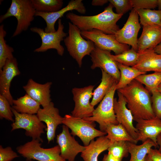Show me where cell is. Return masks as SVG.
<instances>
[{"mask_svg":"<svg viewBox=\"0 0 161 161\" xmlns=\"http://www.w3.org/2000/svg\"><path fill=\"white\" fill-rule=\"evenodd\" d=\"M157 7L158 10H161V0H157Z\"/></svg>","mask_w":161,"mask_h":161,"instance_id":"45","label":"cell"},{"mask_svg":"<svg viewBox=\"0 0 161 161\" xmlns=\"http://www.w3.org/2000/svg\"><path fill=\"white\" fill-rule=\"evenodd\" d=\"M52 84L51 82L39 83L30 78L23 87L26 94L44 107L51 102L50 88Z\"/></svg>","mask_w":161,"mask_h":161,"instance_id":"21","label":"cell"},{"mask_svg":"<svg viewBox=\"0 0 161 161\" xmlns=\"http://www.w3.org/2000/svg\"><path fill=\"white\" fill-rule=\"evenodd\" d=\"M157 91L161 93V83L158 86Z\"/></svg>","mask_w":161,"mask_h":161,"instance_id":"47","label":"cell"},{"mask_svg":"<svg viewBox=\"0 0 161 161\" xmlns=\"http://www.w3.org/2000/svg\"><path fill=\"white\" fill-rule=\"evenodd\" d=\"M63 124L71 131V134L77 136L81 140L84 146L89 145L94 138L105 136L106 132L95 129V122L66 114L63 117Z\"/></svg>","mask_w":161,"mask_h":161,"instance_id":"6","label":"cell"},{"mask_svg":"<svg viewBox=\"0 0 161 161\" xmlns=\"http://www.w3.org/2000/svg\"><path fill=\"white\" fill-rule=\"evenodd\" d=\"M141 27L138 14L133 8L124 26L114 34L116 39L120 43L131 46L137 52V35Z\"/></svg>","mask_w":161,"mask_h":161,"instance_id":"12","label":"cell"},{"mask_svg":"<svg viewBox=\"0 0 161 161\" xmlns=\"http://www.w3.org/2000/svg\"><path fill=\"white\" fill-rule=\"evenodd\" d=\"M154 50L156 53L161 55V42L154 48Z\"/></svg>","mask_w":161,"mask_h":161,"instance_id":"44","label":"cell"},{"mask_svg":"<svg viewBox=\"0 0 161 161\" xmlns=\"http://www.w3.org/2000/svg\"><path fill=\"white\" fill-rule=\"evenodd\" d=\"M16 59L14 58L7 59L0 71V93L13 105V99L10 93V87L13 78L20 75Z\"/></svg>","mask_w":161,"mask_h":161,"instance_id":"18","label":"cell"},{"mask_svg":"<svg viewBox=\"0 0 161 161\" xmlns=\"http://www.w3.org/2000/svg\"><path fill=\"white\" fill-rule=\"evenodd\" d=\"M144 161H152L148 156L147 154L146 156Z\"/></svg>","mask_w":161,"mask_h":161,"instance_id":"46","label":"cell"},{"mask_svg":"<svg viewBox=\"0 0 161 161\" xmlns=\"http://www.w3.org/2000/svg\"><path fill=\"white\" fill-rule=\"evenodd\" d=\"M83 38L92 41L99 48L105 50L113 52L115 55L121 53L129 49L128 45L118 42L114 35L107 34L96 29L90 31H81Z\"/></svg>","mask_w":161,"mask_h":161,"instance_id":"10","label":"cell"},{"mask_svg":"<svg viewBox=\"0 0 161 161\" xmlns=\"http://www.w3.org/2000/svg\"><path fill=\"white\" fill-rule=\"evenodd\" d=\"M69 129L66 126H63L62 131L57 135L56 142L60 148L61 157L66 160L74 161L77 155L82 152L85 147L75 139Z\"/></svg>","mask_w":161,"mask_h":161,"instance_id":"14","label":"cell"},{"mask_svg":"<svg viewBox=\"0 0 161 161\" xmlns=\"http://www.w3.org/2000/svg\"><path fill=\"white\" fill-rule=\"evenodd\" d=\"M15 117L14 121L11 124V131L19 129L25 130V135L32 139H37L42 143L41 135L44 133L46 126L39 119L36 114H21L18 112L12 107Z\"/></svg>","mask_w":161,"mask_h":161,"instance_id":"8","label":"cell"},{"mask_svg":"<svg viewBox=\"0 0 161 161\" xmlns=\"http://www.w3.org/2000/svg\"><path fill=\"white\" fill-rule=\"evenodd\" d=\"M115 8L116 13L123 15L133 8L131 0H109Z\"/></svg>","mask_w":161,"mask_h":161,"instance_id":"36","label":"cell"},{"mask_svg":"<svg viewBox=\"0 0 161 161\" xmlns=\"http://www.w3.org/2000/svg\"><path fill=\"white\" fill-rule=\"evenodd\" d=\"M110 52L101 49L95 45V47L90 56L93 69L100 68L115 79L117 83L120 78V72L117 62L112 57Z\"/></svg>","mask_w":161,"mask_h":161,"instance_id":"13","label":"cell"},{"mask_svg":"<svg viewBox=\"0 0 161 161\" xmlns=\"http://www.w3.org/2000/svg\"><path fill=\"white\" fill-rule=\"evenodd\" d=\"M11 106L7 99L0 94V118L5 119L13 122L14 121Z\"/></svg>","mask_w":161,"mask_h":161,"instance_id":"35","label":"cell"},{"mask_svg":"<svg viewBox=\"0 0 161 161\" xmlns=\"http://www.w3.org/2000/svg\"><path fill=\"white\" fill-rule=\"evenodd\" d=\"M82 1V0H72L66 7L55 12L45 13L36 11L35 16H40L45 21L46 26L44 29L45 32H54L56 31L55 27L56 21L67 12L75 10L81 14L86 13V10Z\"/></svg>","mask_w":161,"mask_h":161,"instance_id":"17","label":"cell"},{"mask_svg":"<svg viewBox=\"0 0 161 161\" xmlns=\"http://www.w3.org/2000/svg\"><path fill=\"white\" fill-rule=\"evenodd\" d=\"M19 157L11 147L3 148L2 145H0V161H12Z\"/></svg>","mask_w":161,"mask_h":161,"instance_id":"39","label":"cell"},{"mask_svg":"<svg viewBox=\"0 0 161 161\" xmlns=\"http://www.w3.org/2000/svg\"><path fill=\"white\" fill-rule=\"evenodd\" d=\"M68 24V35L64 38V42L69 55L80 67L83 58L90 55L95 45L92 41L83 38L81 31L76 26L71 22Z\"/></svg>","mask_w":161,"mask_h":161,"instance_id":"4","label":"cell"},{"mask_svg":"<svg viewBox=\"0 0 161 161\" xmlns=\"http://www.w3.org/2000/svg\"><path fill=\"white\" fill-rule=\"evenodd\" d=\"M64 26L61 18L58 21V28L55 32L48 33L45 32L43 28L37 27H32L30 30L37 33L41 40V46L36 49L34 52H45L49 49H55L59 55L62 56L64 53V49L61 44V41L67 36V33L64 31Z\"/></svg>","mask_w":161,"mask_h":161,"instance_id":"9","label":"cell"},{"mask_svg":"<svg viewBox=\"0 0 161 161\" xmlns=\"http://www.w3.org/2000/svg\"><path fill=\"white\" fill-rule=\"evenodd\" d=\"M101 82L93 92L92 100L91 104L94 106L101 101L108 93L112 86L116 83V80L111 76L102 70Z\"/></svg>","mask_w":161,"mask_h":161,"instance_id":"24","label":"cell"},{"mask_svg":"<svg viewBox=\"0 0 161 161\" xmlns=\"http://www.w3.org/2000/svg\"><path fill=\"white\" fill-rule=\"evenodd\" d=\"M28 161H33V160H30Z\"/></svg>","mask_w":161,"mask_h":161,"instance_id":"48","label":"cell"},{"mask_svg":"<svg viewBox=\"0 0 161 161\" xmlns=\"http://www.w3.org/2000/svg\"><path fill=\"white\" fill-rule=\"evenodd\" d=\"M135 121L137 123L135 128L138 132L137 140L143 143L150 139L157 144V137L161 133V119L155 117L149 119H138Z\"/></svg>","mask_w":161,"mask_h":161,"instance_id":"20","label":"cell"},{"mask_svg":"<svg viewBox=\"0 0 161 161\" xmlns=\"http://www.w3.org/2000/svg\"><path fill=\"white\" fill-rule=\"evenodd\" d=\"M108 153L118 159L127 157L129 152L127 141H115L112 143L107 149Z\"/></svg>","mask_w":161,"mask_h":161,"instance_id":"34","label":"cell"},{"mask_svg":"<svg viewBox=\"0 0 161 161\" xmlns=\"http://www.w3.org/2000/svg\"><path fill=\"white\" fill-rule=\"evenodd\" d=\"M161 42V26L155 24L143 26L142 34L138 40L137 52L154 49Z\"/></svg>","mask_w":161,"mask_h":161,"instance_id":"19","label":"cell"},{"mask_svg":"<svg viewBox=\"0 0 161 161\" xmlns=\"http://www.w3.org/2000/svg\"><path fill=\"white\" fill-rule=\"evenodd\" d=\"M110 140L106 136L98 137L92 140L81 153L80 156L84 161H98L99 155L107 150L111 145Z\"/></svg>","mask_w":161,"mask_h":161,"instance_id":"23","label":"cell"},{"mask_svg":"<svg viewBox=\"0 0 161 161\" xmlns=\"http://www.w3.org/2000/svg\"><path fill=\"white\" fill-rule=\"evenodd\" d=\"M151 93L153 110L155 117L161 119V93L156 91Z\"/></svg>","mask_w":161,"mask_h":161,"instance_id":"37","label":"cell"},{"mask_svg":"<svg viewBox=\"0 0 161 161\" xmlns=\"http://www.w3.org/2000/svg\"><path fill=\"white\" fill-rule=\"evenodd\" d=\"M118 98L114 100V109L117 120L121 124L129 134L137 140L138 131L133 124L134 118L131 111L127 106V103L123 95L117 91Z\"/></svg>","mask_w":161,"mask_h":161,"instance_id":"16","label":"cell"},{"mask_svg":"<svg viewBox=\"0 0 161 161\" xmlns=\"http://www.w3.org/2000/svg\"><path fill=\"white\" fill-rule=\"evenodd\" d=\"M117 64L120 72V78L116 86V90L124 88L138 76L146 73L132 67H130L118 63Z\"/></svg>","mask_w":161,"mask_h":161,"instance_id":"28","label":"cell"},{"mask_svg":"<svg viewBox=\"0 0 161 161\" xmlns=\"http://www.w3.org/2000/svg\"><path fill=\"white\" fill-rule=\"evenodd\" d=\"M31 1L36 11L45 13L59 10L64 3L62 0H31Z\"/></svg>","mask_w":161,"mask_h":161,"instance_id":"30","label":"cell"},{"mask_svg":"<svg viewBox=\"0 0 161 161\" xmlns=\"http://www.w3.org/2000/svg\"><path fill=\"white\" fill-rule=\"evenodd\" d=\"M139 54L131 47L118 55H111L112 59L118 63L133 67L137 62Z\"/></svg>","mask_w":161,"mask_h":161,"instance_id":"33","label":"cell"},{"mask_svg":"<svg viewBox=\"0 0 161 161\" xmlns=\"http://www.w3.org/2000/svg\"><path fill=\"white\" fill-rule=\"evenodd\" d=\"M113 7L109 3L103 12L96 15L80 16L69 12L66 17L80 31L96 29L106 34L114 35L120 29L117 23L123 15L114 13Z\"/></svg>","mask_w":161,"mask_h":161,"instance_id":"1","label":"cell"},{"mask_svg":"<svg viewBox=\"0 0 161 161\" xmlns=\"http://www.w3.org/2000/svg\"><path fill=\"white\" fill-rule=\"evenodd\" d=\"M41 143L37 139H32L16 148L18 153L25 158L27 161H66L61 156L58 145L49 148L41 147Z\"/></svg>","mask_w":161,"mask_h":161,"instance_id":"5","label":"cell"},{"mask_svg":"<svg viewBox=\"0 0 161 161\" xmlns=\"http://www.w3.org/2000/svg\"><path fill=\"white\" fill-rule=\"evenodd\" d=\"M130 158L129 161H144L150 149L153 147H158V145L150 139H148L140 145L127 142Z\"/></svg>","mask_w":161,"mask_h":161,"instance_id":"25","label":"cell"},{"mask_svg":"<svg viewBox=\"0 0 161 161\" xmlns=\"http://www.w3.org/2000/svg\"><path fill=\"white\" fill-rule=\"evenodd\" d=\"M95 85H90L83 88L75 87L72 89L75 107L71 112L74 117L84 118L91 117L95 109L91 104L90 99L93 96Z\"/></svg>","mask_w":161,"mask_h":161,"instance_id":"11","label":"cell"},{"mask_svg":"<svg viewBox=\"0 0 161 161\" xmlns=\"http://www.w3.org/2000/svg\"><path fill=\"white\" fill-rule=\"evenodd\" d=\"M117 91L124 97L127 106L131 111L134 120L155 117L152 107L150 92L142 83L134 79Z\"/></svg>","mask_w":161,"mask_h":161,"instance_id":"2","label":"cell"},{"mask_svg":"<svg viewBox=\"0 0 161 161\" xmlns=\"http://www.w3.org/2000/svg\"><path fill=\"white\" fill-rule=\"evenodd\" d=\"M135 79L144 84L145 88L151 93L156 91L161 83V72H154L148 74L141 75Z\"/></svg>","mask_w":161,"mask_h":161,"instance_id":"32","label":"cell"},{"mask_svg":"<svg viewBox=\"0 0 161 161\" xmlns=\"http://www.w3.org/2000/svg\"><path fill=\"white\" fill-rule=\"evenodd\" d=\"M12 108L18 113L34 114L40 108V105L27 94L13 100Z\"/></svg>","mask_w":161,"mask_h":161,"instance_id":"26","label":"cell"},{"mask_svg":"<svg viewBox=\"0 0 161 161\" xmlns=\"http://www.w3.org/2000/svg\"><path fill=\"white\" fill-rule=\"evenodd\" d=\"M106 132L107 134L106 136L110 140L111 144L117 141H125L136 144L138 142L120 123L109 124L106 127Z\"/></svg>","mask_w":161,"mask_h":161,"instance_id":"27","label":"cell"},{"mask_svg":"<svg viewBox=\"0 0 161 161\" xmlns=\"http://www.w3.org/2000/svg\"><path fill=\"white\" fill-rule=\"evenodd\" d=\"M117 83L114 84L95 109L92 116L83 118L86 120L97 123L100 130L103 132H106V127L109 124H119L114 109V96Z\"/></svg>","mask_w":161,"mask_h":161,"instance_id":"7","label":"cell"},{"mask_svg":"<svg viewBox=\"0 0 161 161\" xmlns=\"http://www.w3.org/2000/svg\"><path fill=\"white\" fill-rule=\"evenodd\" d=\"M102 161H122V160L118 159L108 153L104 155Z\"/></svg>","mask_w":161,"mask_h":161,"instance_id":"41","label":"cell"},{"mask_svg":"<svg viewBox=\"0 0 161 161\" xmlns=\"http://www.w3.org/2000/svg\"><path fill=\"white\" fill-rule=\"evenodd\" d=\"M137 63L132 67L145 72H161V55L156 53L154 49L139 53Z\"/></svg>","mask_w":161,"mask_h":161,"instance_id":"22","label":"cell"},{"mask_svg":"<svg viewBox=\"0 0 161 161\" xmlns=\"http://www.w3.org/2000/svg\"><path fill=\"white\" fill-rule=\"evenodd\" d=\"M143 26L155 24L161 26V10L147 9L136 10Z\"/></svg>","mask_w":161,"mask_h":161,"instance_id":"29","label":"cell"},{"mask_svg":"<svg viewBox=\"0 0 161 161\" xmlns=\"http://www.w3.org/2000/svg\"><path fill=\"white\" fill-rule=\"evenodd\" d=\"M39 120L46 124L47 138L48 143L53 141L58 126L63 124V117L60 114L58 109L52 101L46 106L40 108L36 114Z\"/></svg>","mask_w":161,"mask_h":161,"instance_id":"15","label":"cell"},{"mask_svg":"<svg viewBox=\"0 0 161 161\" xmlns=\"http://www.w3.org/2000/svg\"><path fill=\"white\" fill-rule=\"evenodd\" d=\"M36 11L31 0H12L7 12L0 16V23L12 16L17 19V24L12 37L16 36L26 31L34 20Z\"/></svg>","mask_w":161,"mask_h":161,"instance_id":"3","label":"cell"},{"mask_svg":"<svg viewBox=\"0 0 161 161\" xmlns=\"http://www.w3.org/2000/svg\"><path fill=\"white\" fill-rule=\"evenodd\" d=\"M7 34L4 25L0 26V71H1L7 59L14 58L13 49L7 44L4 38Z\"/></svg>","mask_w":161,"mask_h":161,"instance_id":"31","label":"cell"},{"mask_svg":"<svg viewBox=\"0 0 161 161\" xmlns=\"http://www.w3.org/2000/svg\"><path fill=\"white\" fill-rule=\"evenodd\" d=\"M148 155L152 161H161V154L158 150L151 148Z\"/></svg>","mask_w":161,"mask_h":161,"instance_id":"40","label":"cell"},{"mask_svg":"<svg viewBox=\"0 0 161 161\" xmlns=\"http://www.w3.org/2000/svg\"><path fill=\"white\" fill-rule=\"evenodd\" d=\"M108 2L107 0H93L92 4L94 6H102Z\"/></svg>","mask_w":161,"mask_h":161,"instance_id":"42","label":"cell"},{"mask_svg":"<svg viewBox=\"0 0 161 161\" xmlns=\"http://www.w3.org/2000/svg\"><path fill=\"white\" fill-rule=\"evenodd\" d=\"M157 143L159 148V151L161 154V133L157 136L156 139Z\"/></svg>","mask_w":161,"mask_h":161,"instance_id":"43","label":"cell"},{"mask_svg":"<svg viewBox=\"0 0 161 161\" xmlns=\"http://www.w3.org/2000/svg\"><path fill=\"white\" fill-rule=\"evenodd\" d=\"M133 8L154 9L157 7V0H131Z\"/></svg>","mask_w":161,"mask_h":161,"instance_id":"38","label":"cell"}]
</instances>
